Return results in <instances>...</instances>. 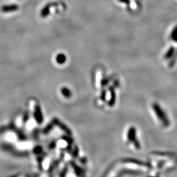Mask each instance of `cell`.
<instances>
[{
  "label": "cell",
  "mask_w": 177,
  "mask_h": 177,
  "mask_svg": "<svg viewBox=\"0 0 177 177\" xmlns=\"http://www.w3.org/2000/svg\"><path fill=\"white\" fill-rule=\"evenodd\" d=\"M61 92L64 96L66 98H69L71 96V92L69 89L66 88V87H63V88L61 89Z\"/></svg>",
  "instance_id": "obj_10"
},
{
  "label": "cell",
  "mask_w": 177,
  "mask_h": 177,
  "mask_svg": "<svg viewBox=\"0 0 177 177\" xmlns=\"http://www.w3.org/2000/svg\"><path fill=\"white\" fill-rule=\"evenodd\" d=\"M152 108L154 110L155 114H156L157 118L161 121L163 126L165 127H168L170 125V121L168 117H167L166 114H165V112L161 109L160 106L157 103H153L152 104Z\"/></svg>",
  "instance_id": "obj_1"
},
{
  "label": "cell",
  "mask_w": 177,
  "mask_h": 177,
  "mask_svg": "<svg viewBox=\"0 0 177 177\" xmlns=\"http://www.w3.org/2000/svg\"><path fill=\"white\" fill-rule=\"evenodd\" d=\"M177 60V49H176L175 52H174V54L173 56H172V58L170 59L168 66L169 68H173L174 65H175V63Z\"/></svg>",
  "instance_id": "obj_7"
},
{
  "label": "cell",
  "mask_w": 177,
  "mask_h": 177,
  "mask_svg": "<svg viewBox=\"0 0 177 177\" xmlns=\"http://www.w3.org/2000/svg\"><path fill=\"white\" fill-rule=\"evenodd\" d=\"M66 56L64 54L60 53L56 56V61L59 64H62L66 62Z\"/></svg>",
  "instance_id": "obj_6"
},
{
  "label": "cell",
  "mask_w": 177,
  "mask_h": 177,
  "mask_svg": "<svg viewBox=\"0 0 177 177\" xmlns=\"http://www.w3.org/2000/svg\"><path fill=\"white\" fill-rule=\"evenodd\" d=\"M49 10H50V5H47L42 9L41 12V15L42 17H46L49 14Z\"/></svg>",
  "instance_id": "obj_9"
},
{
  "label": "cell",
  "mask_w": 177,
  "mask_h": 177,
  "mask_svg": "<svg viewBox=\"0 0 177 177\" xmlns=\"http://www.w3.org/2000/svg\"><path fill=\"white\" fill-rule=\"evenodd\" d=\"M170 37H171V39L173 40V41L177 43V25L175 26L173 28V29L172 30L171 35H170Z\"/></svg>",
  "instance_id": "obj_8"
},
{
  "label": "cell",
  "mask_w": 177,
  "mask_h": 177,
  "mask_svg": "<svg viewBox=\"0 0 177 177\" xmlns=\"http://www.w3.org/2000/svg\"><path fill=\"white\" fill-rule=\"evenodd\" d=\"M34 115L37 122L38 123H41L42 121H43V115H42L41 108H40L39 105L35 106Z\"/></svg>",
  "instance_id": "obj_2"
},
{
  "label": "cell",
  "mask_w": 177,
  "mask_h": 177,
  "mask_svg": "<svg viewBox=\"0 0 177 177\" xmlns=\"http://www.w3.org/2000/svg\"><path fill=\"white\" fill-rule=\"evenodd\" d=\"M127 137L129 142H133L136 140V129L134 127H131L129 129Z\"/></svg>",
  "instance_id": "obj_4"
},
{
  "label": "cell",
  "mask_w": 177,
  "mask_h": 177,
  "mask_svg": "<svg viewBox=\"0 0 177 177\" xmlns=\"http://www.w3.org/2000/svg\"><path fill=\"white\" fill-rule=\"evenodd\" d=\"M18 9V6L15 4L7 5H4L1 7V10L3 13H9V12L16 11Z\"/></svg>",
  "instance_id": "obj_3"
},
{
  "label": "cell",
  "mask_w": 177,
  "mask_h": 177,
  "mask_svg": "<svg viewBox=\"0 0 177 177\" xmlns=\"http://www.w3.org/2000/svg\"><path fill=\"white\" fill-rule=\"evenodd\" d=\"M175 51H176L175 47L173 46H171L168 49V50L167 51L166 53H165V55L163 56V58L166 60L171 59L172 58V56H173L174 54V52H175Z\"/></svg>",
  "instance_id": "obj_5"
},
{
  "label": "cell",
  "mask_w": 177,
  "mask_h": 177,
  "mask_svg": "<svg viewBox=\"0 0 177 177\" xmlns=\"http://www.w3.org/2000/svg\"><path fill=\"white\" fill-rule=\"evenodd\" d=\"M119 1L120 2H121V3H126V4H129L130 2H129V0H119Z\"/></svg>",
  "instance_id": "obj_11"
}]
</instances>
